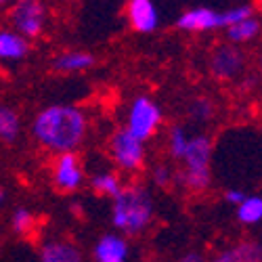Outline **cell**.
<instances>
[{
    "label": "cell",
    "mask_w": 262,
    "mask_h": 262,
    "mask_svg": "<svg viewBox=\"0 0 262 262\" xmlns=\"http://www.w3.org/2000/svg\"><path fill=\"white\" fill-rule=\"evenodd\" d=\"M86 114L74 105H51L45 107L34 118L32 135L34 139L57 154H74L86 137Z\"/></svg>",
    "instance_id": "cell-1"
},
{
    "label": "cell",
    "mask_w": 262,
    "mask_h": 262,
    "mask_svg": "<svg viewBox=\"0 0 262 262\" xmlns=\"http://www.w3.org/2000/svg\"><path fill=\"white\" fill-rule=\"evenodd\" d=\"M154 198L143 185H128L114 200L112 223L118 231L139 235L154 221Z\"/></svg>",
    "instance_id": "cell-2"
},
{
    "label": "cell",
    "mask_w": 262,
    "mask_h": 262,
    "mask_svg": "<svg viewBox=\"0 0 262 262\" xmlns=\"http://www.w3.org/2000/svg\"><path fill=\"white\" fill-rule=\"evenodd\" d=\"M210 158H212V141L206 135L191 137L183 158L185 166L177 177L179 183L193 193L206 191L210 187Z\"/></svg>",
    "instance_id": "cell-3"
},
{
    "label": "cell",
    "mask_w": 262,
    "mask_h": 262,
    "mask_svg": "<svg viewBox=\"0 0 262 262\" xmlns=\"http://www.w3.org/2000/svg\"><path fill=\"white\" fill-rule=\"evenodd\" d=\"M109 154L122 170H139L145 162V147L143 141L137 139L128 128H120L109 139Z\"/></svg>",
    "instance_id": "cell-4"
},
{
    "label": "cell",
    "mask_w": 262,
    "mask_h": 262,
    "mask_svg": "<svg viewBox=\"0 0 262 262\" xmlns=\"http://www.w3.org/2000/svg\"><path fill=\"white\" fill-rule=\"evenodd\" d=\"M160 122H162V112L149 97H137L130 103L126 128L143 143L156 135Z\"/></svg>",
    "instance_id": "cell-5"
},
{
    "label": "cell",
    "mask_w": 262,
    "mask_h": 262,
    "mask_svg": "<svg viewBox=\"0 0 262 262\" xmlns=\"http://www.w3.org/2000/svg\"><path fill=\"white\" fill-rule=\"evenodd\" d=\"M208 70L216 80H223V82L235 80V78L242 76V72L246 70V55H244L242 49L231 45V42L218 45L210 53Z\"/></svg>",
    "instance_id": "cell-6"
},
{
    "label": "cell",
    "mask_w": 262,
    "mask_h": 262,
    "mask_svg": "<svg viewBox=\"0 0 262 262\" xmlns=\"http://www.w3.org/2000/svg\"><path fill=\"white\" fill-rule=\"evenodd\" d=\"M9 17L13 24V32L21 34L24 38H36L45 30L47 11L42 3H36V0H21V3L13 5V11Z\"/></svg>",
    "instance_id": "cell-7"
},
{
    "label": "cell",
    "mask_w": 262,
    "mask_h": 262,
    "mask_svg": "<svg viewBox=\"0 0 262 262\" xmlns=\"http://www.w3.org/2000/svg\"><path fill=\"white\" fill-rule=\"evenodd\" d=\"M177 28L183 32H210V30H223V11L208 9V7H195L185 11L177 19Z\"/></svg>",
    "instance_id": "cell-8"
},
{
    "label": "cell",
    "mask_w": 262,
    "mask_h": 262,
    "mask_svg": "<svg viewBox=\"0 0 262 262\" xmlns=\"http://www.w3.org/2000/svg\"><path fill=\"white\" fill-rule=\"evenodd\" d=\"M53 179L57 189L76 191L84 183V170L76 154H61L53 168Z\"/></svg>",
    "instance_id": "cell-9"
},
{
    "label": "cell",
    "mask_w": 262,
    "mask_h": 262,
    "mask_svg": "<svg viewBox=\"0 0 262 262\" xmlns=\"http://www.w3.org/2000/svg\"><path fill=\"white\" fill-rule=\"evenodd\" d=\"M126 15H128L130 26L141 34L154 32L160 24L158 9L151 0H130L128 7H126Z\"/></svg>",
    "instance_id": "cell-10"
},
{
    "label": "cell",
    "mask_w": 262,
    "mask_h": 262,
    "mask_svg": "<svg viewBox=\"0 0 262 262\" xmlns=\"http://www.w3.org/2000/svg\"><path fill=\"white\" fill-rule=\"evenodd\" d=\"M212 262H262V244L256 239H244L221 250Z\"/></svg>",
    "instance_id": "cell-11"
},
{
    "label": "cell",
    "mask_w": 262,
    "mask_h": 262,
    "mask_svg": "<svg viewBox=\"0 0 262 262\" xmlns=\"http://www.w3.org/2000/svg\"><path fill=\"white\" fill-rule=\"evenodd\" d=\"M93 256L97 262H124L128 256V244L124 237H120L116 233L103 235L95 244Z\"/></svg>",
    "instance_id": "cell-12"
},
{
    "label": "cell",
    "mask_w": 262,
    "mask_h": 262,
    "mask_svg": "<svg viewBox=\"0 0 262 262\" xmlns=\"http://www.w3.org/2000/svg\"><path fill=\"white\" fill-rule=\"evenodd\" d=\"M40 262H84L82 252L65 239H51L40 248Z\"/></svg>",
    "instance_id": "cell-13"
},
{
    "label": "cell",
    "mask_w": 262,
    "mask_h": 262,
    "mask_svg": "<svg viewBox=\"0 0 262 262\" xmlns=\"http://www.w3.org/2000/svg\"><path fill=\"white\" fill-rule=\"evenodd\" d=\"M30 51L28 38H24L21 34L13 32V30H3L0 32V57L3 59H24Z\"/></svg>",
    "instance_id": "cell-14"
},
{
    "label": "cell",
    "mask_w": 262,
    "mask_h": 262,
    "mask_svg": "<svg viewBox=\"0 0 262 262\" xmlns=\"http://www.w3.org/2000/svg\"><path fill=\"white\" fill-rule=\"evenodd\" d=\"M95 65V57L91 53H63L53 61V68L59 72H82Z\"/></svg>",
    "instance_id": "cell-15"
},
{
    "label": "cell",
    "mask_w": 262,
    "mask_h": 262,
    "mask_svg": "<svg viewBox=\"0 0 262 262\" xmlns=\"http://www.w3.org/2000/svg\"><path fill=\"white\" fill-rule=\"evenodd\" d=\"M260 32H262V24H260V19L254 15L250 19L242 21V24L229 28L227 30V40L231 42V45H246V42H252Z\"/></svg>",
    "instance_id": "cell-16"
},
{
    "label": "cell",
    "mask_w": 262,
    "mask_h": 262,
    "mask_svg": "<svg viewBox=\"0 0 262 262\" xmlns=\"http://www.w3.org/2000/svg\"><path fill=\"white\" fill-rule=\"evenodd\" d=\"M21 130V122L15 109L11 107H3L0 109V137H3L5 143H13L19 137Z\"/></svg>",
    "instance_id": "cell-17"
},
{
    "label": "cell",
    "mask_w": 262,
    "mask_h": 262,
    "mask_svg": "<svg viewBox=\"0 0 262 262\" xmlns=\"http://www.w3.org/2000/svg\"><path fill=\"white\" fill-rule=\"evenodd\" d=\"M237 218L244 225H258L262 221V198L248 195L246 202L237 208Z\"/></svg>",
    "instance_id": "cell-18"
},
{
    "label": "cell",
    "mask_w": 262,
    "mask_h": 262,
    "mask_svg": "<svg viewBox=\"0 0 262 262\" xmlns=\"http://www.w3.org/2000/svg\"><path fill=\"white\" fill-rule=\"evenodd\" d=\"M91 185L97 193L101 195H109V198H118V195L122 193V185H120V179L116 177L114 172H101V174H95V177L91 179Z\"/></svg>",
    "instance_id": "cell-19"
},
{
    "label": "cell",
    "mask_w": 262,
    "mask_h": 262,
    "mask_svg": "<svg viewBox=\"0 0 262 262\" xmlns=\"http://www.w3.org/2000/svg\"><path fill=\"white\" fill-rule=\"evenodd\" d=\"M189 141H191V137H187L183 126H172V130H170V154H172L174 160L181 162L185 158Z\"/></svg>",
    "instance_id": "cell-20"
},
{
    "label": "cell",
    "mask_w": 262,
    "mask_h": 262,
    "mask_svg": "<svg viewBox=\"0 0 262 262\" xmlns=\"http://www.w3.org/2000/svg\"><path fill=\"white\" fill-rule=\"evenodd\" d=\"M254 7L252 5H239V7H231L227 11H223V30H229L237 24H242V21L254 17Z\"/></svg>",
    "instance_id": "cell-21"
},
{
    "label": "cell",
    "mask_w": 262,
    "mask_h": 262,
    "mask_svg": "<svg viewBox=\"0 0 262 262\" xmlns=\"http://www.w3.org/2000/svg\"><path fill=\"white\" fill-rule=\"evenodd\" d=\"M11 227L17 235H30L34 231V214L26 208H17L11 216Z\"/></svg>",
    "instance_id": "cell-22"
},
{
    "label": "cell",
    "mask_w": 262,
    "mask_h": 262,
    "mask_svg": "<svg viewBox=\"0 0 262 262\" xmlns=\"http://www.w3.org/2000/svg\"><path fill=\"white\" fill-rule=\"evenodd\" d=\"M212 114H214V105H212L208 99H204V97H198V99H195V101L189 105V116H191L193 120H198V122L210 120Z\"/></svg>",
    "instance_id": "cell-23"
},
{
    "label": "cell",
    "mask_w": 262,
    "mask_h": 262,
    "mask_svg": "<svg viewBox=\"0 0 262 262\" xmlns=\"http://www.w3.org/2000/svg\"><path fill=\"white\" fill-rule=\"evenodd\" d=\"M151 179H154V183H156L158 187H166V185L172 181V170H170V166H164V164L156 166L154 172H151Z\"/></svg>",
    "instance_id": "cell-24"
},
{
    "label": "cell",
    "mask_w": 262,
    "mask_h": 262,
    "mask_svg": "<svg viewBox=\"0 0 262 262\" xmlns=\"http://www.w3.org/2000/svg\"><path fill=\"white\" fill-rule=\"evenodd\" d=\"M246 198H248V195H246L244 191H239V189H229V191L225 193V200H227L229 204H235L237 208L246 202Z\"/></svg>",
    "instance_id": "cell-25"
},
{
    "label": "cell",
    "mask_w": 262,
    "mask_h": 262,
    "mask_svg": "<svg viewBox=\"0 0 262 262\" xmlns=\"http://www.w3.org/2000/svg\"><path fill=\"white\" fill-rule=\"evenodd\" d=\"M179 262H206V258L200 252H187Z\"/></svg>",
    "instance_id": "cell-26"
},
{
    "label": "cell",
    "mask_w": 262,
    "mask_h": 262,
    "mask_svg": "<svg viewBox=\"0 0 262 262\" xmlns=\"http://www.w3.org/2000/svg\"><path fill=\"white\" fill-rule=\"evenodd\" d=\"M258 63H260V74H262V53H260V61Z\"/></svg>",
    "instance_id": "cell-27"
}]
</instances>
